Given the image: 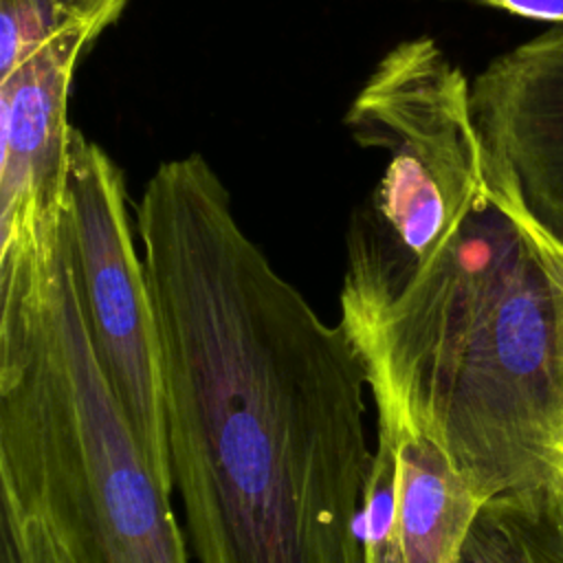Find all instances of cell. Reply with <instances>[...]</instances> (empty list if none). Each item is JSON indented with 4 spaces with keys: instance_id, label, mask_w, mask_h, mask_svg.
I'll return each instance as SVG.
<instances>
[{
    "instance_id": "1",
    "label": "cell",
    "mask_w": 563,
    "mask_h": 563,
    "mask_svg": "<svg viewBox=\"0 0 563 563\" xmlns=\"http://www.w3.org/2000/svg\"><path fill=\"white\" fill-rule=\"evenodd\" d=\"M136 229L196 563H365L367 374L343 325L273 268L200 154L154 172Z\"/></svg>"
},
{
    "instance_id": "2",
    "label": "cell",
    "mask_w": 563,
    "mask_h": 563,
    "mask_svg": "<svg viewBox=\"0 0 563 563\" xmlns=\"http://www.w3.org/2000/svg\"><path fill=\"white\" fill-rule=\"evenodd\" d=\"M341 325L376 418L435 442L475 495L561 477L563 240L488 183L435 242H398L363 205L347 229Z\"/></svg>"
},
{
    "instance_id": "3",
    "label": "cell",
    "mask_w": 563,
    "mask_h": 563,
    "mask_svg": "<svg viewBox=\"0 0 563 563\" xmlns=\"http://www.w3.org/2000/svg\"><path fill=\"white\" fill-rule=\"evenodd\" d=\"M172 493L97 358L64 220L0 244V501L57 563H189Z\"/></svg>"
},
{
    "instance_id": "4",
    "label": "cell",
    "mask_w": 563,
    "mask_h": 563,
    "mask_svg": "<svg viewBox=\"0 0 563 563\" xmlns=\"http://www.w3.org/2000/svg\"><path fill=\"white\" fill-rule=\"evenodd\" d=\"M345 125L389 163L365 202L402 244L453 229L488 187L471 84L431 37L394 46L347 108Z\"/></svg>"
},
{
    "instance_id": "5",
    "label": "cell",
    "mask_w": 563,
    "mask_h": 563,
    "mask_svg": "<svg viewBox=\"0 0 563 563\" xmlns=\"http://www.w3.org/2000/svg\"><path fill=\"white\" fill-rule=\"evenodd\" d=\"M64 227L97 358L154 473L174 490L158 325L125 178L77 128L68 145Z\"/></svg>"
},
{
    "instance_id": "6",
    "label": "cell",
    "mask_w": 563,
    "mask_h": 563,
    "mask_svg": "<svg viewBox=\"0 0 563 563\" xmlns=\"http://www.w3.org/2000/svg\"><path fill=\"white\" fill-rule=\"evenodd\" d=\"M471 101L488 183L563 240V26L495 57Z\"/></svg>"
},
{
    "instance_id": "7",
    "label": "cell",
    "mask_w": 563,
    "mask_h": 563,
    "mask_svg": "<svg viewBox=\"0 0 563 563\" xmlns=\"http://www.w3.org/2000/svg\"><path fill=\"white\" fill-rule=\"evenodd\" d=\"M482 499L427 435L376 418L361 512L365 563H457Z\"/></svg>"
},
{
    "instance_id": "8",
    "label": "cell",
    "mask_w": 563,
    "mask_h": 563,
    "mask_svg": "<svg viewBox=\"0 0 563 563\" xmlns=\"http://www.w3.org/2000/svg\"><path fill=\"white\" fill-rule=\"evenodd\" d=\"M457 563H563V477L482 501Z\"/></svg>"
},
{
    "instance_id": "9",
    "label": "cell",
    "mask_w": 563,
    "mask_h": 563,
    "mask_svg": "<svg viewBox=\"0 0 563 563\" xmlns=\"http://www.w3.org/2000/svg\"><path fill=\"white\" fill-rule=\"evenodd\" d=\"M128 0H0V75L62 33L99 37Z\"/></svg>"
},
{
    "instance_id": "10",
    "label": "cell",
    "mask_w": 563,
    "mask_h": 563,
    "mask_svg": "<svg viewBox=\"0 0 563 563\" xmlns=\"http://www.w3.org/2000/svg\"><path fill=\"white\" fill-rule=\"evenodd\" d=\"M0 563H57L44 528L0 501Z\"/></svg>"
},
{
    "instance_id": "11",
    "label": "cell",
    "mask_w": 563,
    "mask_h": 563,
    "mask_svg": "<svg viewBox=\"0 0 563 563\" xmlns=\"http://www.w3.org/2000/svg\"><path fill=\"white\" fill-rule=\"evenodd\" d=\"M479 2L526 20L563 24V0H479Z\"/></svg>"
},
{
    "instance_id": "12",
    "label": "cell",
    "mask_w": 563,
    "mask_h": 563,
    "mask_svg": "<svg viewBox=\"0 0 563 563\" xmlns=\"http://www.w3.org/2000/svg\"><path fill=\"white\" fill-rule=\"evenodd\" d=\"M561 477H563V460H561Z\"/></svg>"
}]
</instances>
